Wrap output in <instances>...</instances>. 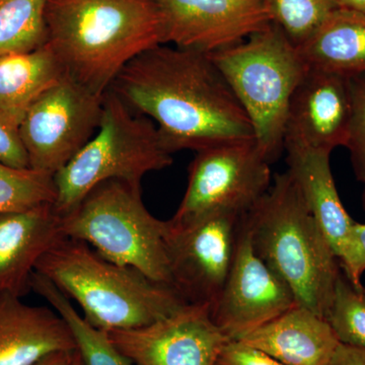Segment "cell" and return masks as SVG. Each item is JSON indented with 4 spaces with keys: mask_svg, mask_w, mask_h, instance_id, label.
Listing matches in <instances>:
<instances>
[{
    "mask_svg": "<svg viewBox=\"0 0 365 365\" xmlns=\"http://www.w3.org/2000/svg\"><path fill=\"white\" fill-rule=\"evenodd\" d=\"M351 118L345 148L349 150L353 170L359 181L365 182V72L348 78Z\"/></svg>",
    "mask_w": 365,
    "mask_h": 365,
    "instance_id": "obj_26",
    "label": "cell"
},
{
    "mask_svg": "<svg viewBox=\"0 0 365 365\" xmlns=\"http://www.w3.org/2000/svg\"><path fill=\"white\" fill-rule=\"evenodd\" d=\"M287 153L288 174L339 258L354 220L341 202L336 188L330 165L331 151L292 150Z\"/></svg>",
    "mask_w": 365,
    "mask_h": 365,
    "instance_id": "obj_18",
    "label": "cell"
},
{
    "mask_svg": "<svg viewBox=\"0 0 365 365\" xmlns=\"http://www.w3.org/2000/svg\"><path fill=\"white\" fill-rule=\"evenodd\" d=\"M274 25L297 47L339 9L336 0H264Z\"/></svg>",
    "mask_w": 365,
    "mask_h": 365,
    "instance_id": "obj_23",
    "label": "cell"
},
{
    "mask_svg": "<svg viewBox=\"0 0 365 365\" xmlns=\"http://www.w3.org/2000/svg\"><path fill=\"white\" fill-rule=\"evenodd\" d=\"M196 153L189 165L186 192L172 222H191L216 211L245 215L270 189L271 163L255 138Z\"/></svg>",
    "mask_w": 365,
    "mask_h": 365,
    "instance_id": "obj_8",
    "label": "cell"
},
{
    "mask_svg": "<svg viewBox=\"0 0 365 365\" xmlns=\"http://www.w3.org/2000/svg\"><path fill=\"white\" fill-rule=\"evenodd\" d=\"M76 350L71 328L55 309L0 295V365H35L55 353Z\"/></svg>",
    "mask_w": 365,
    "mask_h": 365,
    "instance_id": "obj_16",
    "label": "cell"
},
{
    "mask_svg": "<svg viewBox=\"0 0 365 365\" xmlns=\"http://www.w3.org/2000/svg\"><path fill=\"white\" fill-rule=\"evenodd\" d=\"M351 118L348 78L309 68L295 88L285 121V150L345 146Z\"/></svg>",
    "mask_w": 365,
    "mask_h": 365,
    "instance_id": "obj_14",
    "label": "cell"
},
{
    "mask_svg": "<svg viewBox=\"0 0 365 365\" xmlns=\"http://www.w3.org/2000/svg\"><path fill=\"white\" fill-rule=\"evenodd\" d=\"M255 253L284 280L297 304L326 319L339 260L288 172L242 215Z\"/></svg>",
    "mask_w": 365,
    "mask_h": 365,
    "instance_id": "obj_3",
    "label": "cell"
},
{
    "mask_svg": "<svg viewBox=\"0 0 365 365\" xmlns=\"http://www.w3.org/2000/svg\"><path fill=\"white\" fill-rule=\"evenodd\" d=\"M64 237L90 245L107 260L170 287L168 222L144 205L140 185L110 180L60 216Z\"/></svg>",
    "mask_w": 365,
    "mask_h": 365,
    "instance_id": "obj_6",
    "label": "cell"
},
{
    "mask_svg": "<svg viewBox=\"0 0 365 365\" xmlns=\"http://www.w3.org/2000/svg\"><path fill=\"white\" fill-rule=\"evenodd\" d=\"M242 215L216 211L191 222H168L170 287L187 304L212 306L232 268Z\"/></svg>",
    "mask_w": 365,
    "mask_h": 365,
    "instance_id": "obj_10",
    "label": "cell"
},
{
    "mask_svg": "<svg viewBox=\"0 0 365 365\" xmlns=\"http://www.w3.org/2000/svg\"><path fill=\"white\" fill-rule=\"evenodd\" d=\"M208 55L248 115L257 143L272 163L284 150L288 106L307 71L299 49L271 24L239 44Z\"/></svg>",
    "mask_w": 365,
    "mask_h": 365,
    "instance_id": "obj_7",
    "label": "cell"
},
{
    "mask_svg": "<svg viewBox=\"0 0 365 365\" xmlns=\"http://www.w3.org/2000/svg\"><path fill=\"white\" fill-rule=\"evenodd\" d=\"M327 321L342 344L365 349V287L341 272Z\"/></svg>",
    "mask_w": 365,
    "mask_h": 365,
    "instance_id": "obj_25",
    "label": "cell"
},
{
    "mask_svg": "<svg viewBox=\"0 0 365 365\" xmlns=\"http://www.w3.org/2000/svg\"><path fill=\"white\" fill-rule=\"evenodd\" d=\"M73 352L55 353L35 365H68Z\"/></svg>",
    "mask_w": 365,
    "mask_h": 365,
    "instance_id": "obj_31",
    "label": "cell"
},
{
    "mask_svg": "<svg viewBox=\"0 0 365 365\" xmlns=\"http://www.w3.org/2000/svg\"><path fill=\"white\" fill-rule=\"evenodd\" d=\"M309 68L349 78L365 72V13L336 9L297 47Z\"/></svg>",
    "mask_w": 365,
    "mask_h": 365,
    "instance_id": "obj_19",
    "label": "cell"
},
{
    "mask_svg": "<svg viewBox=\"0 0 365 365\" xmlns=\"http://www.w3.org/2000/svg\"><path fill=\"white\" fill-rule=\"evenodd\" d=\"M30 289L39 294L71 328L83 365H133L115 347L107 333L98 330L79 314L71 299L44 276L34 272Z\"/></svg>",
    "mask_w": 365,
    "mask_h": 365,
    "instance_id": "obj_21",
    "label": "cell"
},
{
    "mask_svg": "<svg viewBox=\"0 0 365 365\" xmlns=\"http://www.w3.org/2000/svg\"><path fill=\"white\" fill-rule=\"evenodd\" d=\"M295 304L284 280L255 253L242 217L232 268L210 307L216 326L228 340H241Z\"/></svg>",
    "mask_w": 365,
    "mask_h": 365,
    "instance_id": "obj_11",
    "label": "cell"
},
{
    "mask_svg": "<svg viewBox=\"0 0 365 365\" xmlns=\"http://www.w3.org/2000/svg\"><path fill=\"white\" fill-rule=\"evenodd\" d=\"M64 237L53 203L0 215V295L23 297L36 266Z\"/></svg>",
    "mask_w": 365,
    "mask_h": 365,
    "instance_id": "obj_15",
    "label": "cell"
},
{
    "mask_svg": "<svg viewBox=\"0 0 365 365\" xmlns=\"http://www.w3.org/2000/svg\"><path fill=\"white\" fill-rule=\"evenodd\" d=\"M239 341L285 365H334L341 345L326 319L299 304Z\"/></svg>",
    "mask_w": 365,
    "mask_h": 365,
    "instance_id": "obj_17",
    "label": "cell"
},
{
    "mask_svg": "<svg viewBox=\"0 0 365 365\" xmlns=\"http://www.w3.org/2000/svg\"><path fill=\"white\" fill-rule=\"evenodd\" d=\"M107 335L137 365H215L230 341L208 304H188L150 325Z\"/></svg>",
    "mask_w": 365,
    "mask_h": 365,
    "instance_id": "obj_12",
    "label": "cell"
},
{
    "mask_svg": "<svg viewBox=\"0 0 365 365\" xmlns=\"http://www.w3.org/2000/svg\"><path fill=\"white\" fill-rule=\"evenodd\" d=\"M48 0H0V57L47 43Z\"/></svg>",
    "mask_w": 365,
    "mask_h": 365,
    "instance_id": "obj_22",
    "label": "cell"
},
{
    "mask_svg": "<svg viewBox=\"0 0 365 365\" xmlns=\"http://www.w3.org/2000/svg\"><path fill=\"white\" fill-rule=\"evenodd\" d=\"M341 270L353 284L361 285L365 272V223L354 222L339 258Z\"/></svg>",
    "mask_w": 365,
    "mask_h": 365,
    "instance_id": "obj_28",
    "label": "cell"
},
{
    "mask_svg": "<svg viewBox=\"0 0 365 365\" xmlns=\"http://www.w3.org/2000/svg\"><path fill=\"white\" fill-rule=\"evenodd\" d=\"M334 365H365V349L341 343Z\"/></svg>",
    "mask_w": 365,
    "mask_h": 365,
    "instance_id": "obj_30",
    "label": "cell"
},
{
    "mask_svg": "<svg viewBox=\"0 0 365 365\" xmlns=\"http://www.w3.org/2000/svg\"><path fill=\"white\" fill-rule=\"evenodd\" d=\"M336 1L342 9L365 13V0H336Z\"/></svg>",
    "mask_w": 365,
    "mask_h": 365,
    "instance_id": "obj_32",
    "label": "cell"
},
{
    "mask_svg": "<svg viewBox=\"0 0 365 365\" xmlns=\"http://www.w3.org/2000/svg\"><path fill=\"white\" fill-rule=\"evenodd\" d=\"M364 186H365V182H364ZM362 202H364V208L365 210V187H364V195H362Z\"/></svg>",
    "mask_w": 365,
    "mask_h": 365,
    "instance_id": "obj_34",
    "label": "cell"
},
{
    "mask_svg": "<svg viewBox=\"0 0 365 365\" xmlns=\"http://www.w3.org/2000/svg\"><path fill=\"white\" fill-rule=\"evenodd\" d=\"M46 26L66 76L100 97L129 62L165 44L155 0H48Z\"/></svg>",
    "mask_w": 365,
    "mask_h": 365,
    "instance_id": "obj_2",
    "label": "cell"
},
{
    "mask_svg": "<svg viewBox=\"0 0 365 365\" xmlns=\"http://www.w3.org/2000/svg\"><path fill=\"white\" fill-rule=\"evenodd\" d=\"M111 90L153 120L172 155L255 138L248 115L208 54L157 46L129 62Z\"/></svg>",
    "mask_w": 365,
    "mask_h": 365,
    "instance_id": "obj_1",
    "label": "cell"
},
{
    "mask_svg": "<svg viewBox=\"0 0 365 365\" xmlns=\"http://www.w3.org/2000/svg\"><path fill=\"white\" fill-rule=\"evenodd\" d=\"M165 44L211 54L239 44L272 24L264 0H155Z\"/></svg>",
    "mask_w": 365,
    "mask_h": 365,
    "instance_id": "obj_13",
    "label": "cell"
},
{
    "mask_svg": "<svg viewBox=\"0 0 365 365\" xmlns=\"http://www.w3.org/2000/svg\"><path fill=\"white\" fill-rule=\"evenodd\" d=\"M103 98L67 76L36 98L21 123L30 169L54 177L66 167L97 132Z\"/></svg>",
    "mask_w": 365,
    "mask_h": 365,
    "instance_id": "obj_9",
    "label": "cell"
},
{
    "mask_svg": "<svg viewBox=\"0 0 365 365\" xmlns=\"http://www.w3.org/2000/svg\"><path fill=\"white\" fill-rule=\"evenodd\" d=\"M54 179L32 169H16L0 163V215L54 204Z\"/></svg>",
    "mask_w": 365,
    "mask_h": 365,
    "instance_id": "obj_24",
    "label": "cell"
},
{
    "mask_svg": "<svg viewBox=\"0 0 365 365\" xmlns=\"http://www.w3.org/2000/svg\"><path fill=\"white\" fill-rule=\"evenodd\" d=\"M157 125L134 112L110 88L103 98L102 117L95 135L54 179V208L60 216L78 205L88 192L110 180L140 185L148 173L173 165Z\"/></svg>",
    "mask_w": 365,
    "mask_h": 365,
    "instance_id": "obj_5",
    "label": "cell"
},
{
    "mask_svg": "<svg viewBox=\"0 0 365 365\" xmlns=\"http://www.w3.org/2000/svg\"><path fill=\"white\" fill-rule=\"evenodd\" d=\"M215 365H285L268 353L239 340L228 341Z\"/></svg>",
    "mask_w": 365,
    "mask_h": 365,
    "instance_id": "obj_29",
    "label": "cell"
},
{
    "mask_svg": "<svg viewBox=\"0 0 365 365\" xmlns=\"http://www.w3.org/2000/svg\"><path fill=\"white\" fill-rule=\"evenodd\" d=\"M35 272L76 300L83 319L105 333L150 325L188 304L170 285L107 260L71 237L55 242Z\"/></svg>",
    "mask_w": 365,
    "mask_h": 365,
    "instance_id": "obj_4",
    "label": "cell"
},
{
    "mask_svg": "<svg viewBox=\"0 0 365 365\" xmlns=\"http://www.w3.org/2000/svg\"><path fill=\"white\" fill-rule=\"evenodd\" d=\"M24 116L0 106V163L16 169H30L21 136Z\"/></svg>",
    "mask_w": 365,
    "mask_h": 365,
    "instance_id": "obj_27",
    "label": "cell"
},
{
    "mask_svg": "<svg viewBox=\"0 0 365 365\" xmlns=\"http://www.w3.org/2000/svg\"><path fill=\"white\" fill-rule=\"evenodd\" d=\"M66 76L50 46L0 57V106L24 116L30 105Z\"/></svg>",
    "mask_w": 365,
    "mask_h": 365,
    "instance_id": "obj_20",
    "label": "cell"
},
{
    "mask_svg": "<svg viewBox=\"0 0 365 365\" xmlns=\"http://www.w3.org/2000/svg\"><path fill=\"white\" fill-rule=\"evenodd\" d=\"M68 365H83V360H81V355L78 352V350L73 352L72 354L71 361H69Z\"/></svg>",
    "mask_w": 365,
    "mask_h": 365,
    "instance_id": "obj_33",
    "label": "cell"
}]
</instances>
